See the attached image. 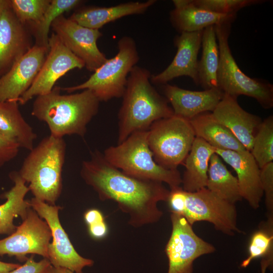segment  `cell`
Returning a JSON list of instances; mask_svg holds the SVG:
<instances>
[{"mask_svg":"<svg viewBox=\"0 0 273 273\" xmlns=\"http://www.w3.org/2000/svg\"><path fill=\"white\" fill-rule=\"evenodd\" d=\"M151 76L148 69L135 65L127 77L118 115L117 144L132 133L148 130L154 122L174 115L166 99L152 85Z\"/></svg>","mask_w":273,"mask_h":273,"instance_id":"3","label":"cell"},{"mask_svg":"<svg viewBox=\"0 0 273 273\" xmlns=\"http://www.w3.org/2000/svg\"><path fill=\"white\" fill-rule=\"evenodd\" d=\"M272 257L271 256H268L262 259L261 264V273H266V269L271 265Z\"/></svg>","mask_w":273,"mask_h":273,"instance_id":"41","label":"cell"},{"mask_svg":"<svg viewBox=\"0 0 273 273\" xmlns=\"http://www.w3.org/2000/svg\"><path fill=\"white\" fill-rule=\"evenodd\" d=\"M206 188L232 204H235L242 199L237 178L228 169L215 153L210 160Z\"/></svg>","mask_w":273,"mask_h":273,"instance_id":"28","label":"cell"},{"mask_svg":"<svg viewBox=\"0 0 273 273\" xmlns=\"http://www.w3.org/2000/svg\"><path fill=\"white\" fill-rule=\"evenodd\" d=\"M260 179L265 204L269 213V219L272 220L273 212V162L260 168Z\"/></svg>","mask_w":273,"mask_h":273,"instance_id":"34","label":"cell"},{"mask_svg":"<svg viewBox=\"0 0 273 273\" xmlns=\"http://www.w3.org/2000/svg\"><path fill=\"white\" fill-rule=\"evenodd\" d=\"M148 132L154 160L167 169L184 163L196 138L190 120L174 115L154 122Z\"/></svg>","mask_w":273,"mask_h":273,"instance_id":"8","label":"cell"},{"mask_svg":"<svg viewBox=\"0 0 273 273\" xmlns=\"http://www.w3.org/2000/svg\"><path fill=\"white\" fill-rule=\"evenodd\" d=\"M232 22L214 26L219 51L217 87L224 94L238 98L241 95L255 99L263 108L273 107V85L245 74L234 59L229 44Z\"/></svg>","mask_w":273,"mask_h":273,"instance_id":"6","label":"cell"},{"mask_svg":"<svg viewBox=\"0 0 273 273\" xmlns=\"http://www.w3.org/2000/svg\"><path fill=\"white\" fill-rule=\"evenodd\" d=\"M196 137H198L214 149L235 151L246 150L232 132L217 121L212 113L200 114L190 120Z\"/></svg>","mask_w":273,"mask_h":273,"instance_id":"26","label":"cell"},{"mask_svg":"<svg viewBox=\"0 0 273 273\" xmlns=\"http://www.w3.org/2000/svg\"><path fill=\"white\" fill-rule=\"evenodd\" d=\"M29 151L18 172L34 198L55 205L63 188L65 141L50 134Z\"/></svg>","mask_w":273,"mask_h":273,"instance_id":"4","label":"cell"},{"mask_svg":"<svg viewBox=\"0 0 273 273\" xmlns=\"http://www.w3.org/2000/svg\"><path fill=\"white\" fill-rule=\"evenodd\" d=\"M43 273H74L73 271L62 267H57L50 265Z\"/></svg>","mask_w":273,"mask_h":273,"instance_id":"40","label":"cell"},{"mask_svg":"<svg viewBox=\"0 0 273 273\" xmlns=\"http://www.w3.org/2000/svg\"><path fill=\"white\" fill-rule=\"evenodd\" d=\"M211 113L247 150L251 151L254 137L262 121L259 116L244 110L238 103L237 98L225 94Z\"/></svg>","mask_w":273,"mask_h":273,"instance_id":"20","label":"cell"},{"mask_svg":"<svg viewBox=\"0 0 273 273\" xmlns=\"http://www.w3.org/2000/svg\"><path fill=\"white\" fill-rule=\"evenodd\" d=\"M259 167L273 162V116L262 120L253 139L250 151Z\"/></svg>","mask_w":273,"mask_h":273,"instance_id":"30","label":"cell"},{"mask_svg":"<svg viewBox=\"0 0 273 273\" xmlns=\"http://www.w3.org/2000/svg\"><path fill=\"white\" fill-rule=\"evenodd\" d=\"M155 0L130 2L110 7L90 6L76 11L69 18L76 23L91 29H98L104 25L132 15L145 13Z\"/></svg>","mask_w":273,"mask_h":273,"instance_id":"22","label":"cell"},{"mask_svg":"<svg viewBox=\"0 0 273 273\" xmlns=\"http://www.w3.org/2000/svg\"><path fill=\"white\" fill-rule=\"evenodd\" d=\"M48 51L49 47L34 44L0 77V101L18 102L32 85Z\"/></svg>","mask_w":273,"mask_h":273,"instance_id":"15","label":"cell"},{"mask_svg":"<svg viewBox=\"0 0 273 273\" xmlns=\"http://www.w3.org/2000/svg\"><path fill=\"white\" fill-rule=\"evenodd\" d=\"M33 258L34 255H32L24 264L9 273H43L51 265L48 259L43 258L39 261H36Z\"/></svg>","mask_w":273,"mask_h":273,"instance_id":"36","label":"cell"},{"mask_svg":"<svg viewBox=\"0 0 273 273\" xmlns=\"http://www.w3.org/2000/svg\"><path fill=\"white\" fill-rule=\"evenodd\" d=\"M139 59L134 40L128 36H123L118 41V52L116 55L107 59L87 80L61 89L68 93L88 89L100 102L122 97L127 77Z\"/></svg>","mask_w":273,"mask_h":273,"instance_id":"7","label":"cell"},{"mask_svg":"<svg viewBox=\"0 0 273 273\" xmlns=\"http://www.w3.org/2000/svg\"><path fill=\"white\" fill-rule=\"evenodd\" d=\"M51 0H11V8L22 24L30 29L41 21Z\"/></svg>","mask_w":273,"mask_h":273,"instance_id":"31","label":"cell"},{"mask_svg":"<svg viewBox=\"0 0 273 273\" xmlns=\"http://www.w3.org/2000/svg\"><path fill=\"white\" fill-rule=\"evenodd\" d=\"M80 175L100 200L116 202L120 210L128 215L132 226L155 223L163 215L158 203L167 202L170 191L162 183L128 174L108 163L97 150L82 162Z\"/></svg>","mask_w":273,"mask_h":273,"instance_id":"1","label":"cell"},{"mask_svg":"<svg viewBox=\"0 0 273 273\" xmlns=\"http://www.w3.org/2000/svg\"><path fill=\"white\" fill-rule=\"evenodd\" d=\"M83 3L80 0H51L39 23L31 28L35 44L49 47V33L52 23L65 12L75 9Z\"/></svg>","mask_w":273,"mask_h":273,"instance_id":"29","label":"cell"},{"mask_svg":"<svg viewBox=\"0 0 273 273\" xmlns=\"http://www.w3.org/2000/svg\"><path fill=\"white\" fill-rule=\"evenodd\" d=\"M30 32L11 7L4 11L0 19V77L33 46Z\"/></svg>","mask_w":273,"mask_h":273,"instance_id":"17","label":"cell"},{"mask_svg":"<svg viewBox=\"0 0 273 273\" xmlns=\"http://www.w3.org/2000/svg\"><path fill=\"white\" fill-rule=\"evenodd\" d=\"M9 177L14 186L1 195V198L6 201L0 205V235L9 236L16 229L17 226L14 223V218L19 216L23 220L30 207L29 200L25 199L29 191L25 181L16 171L11 172Z\"/></svg>","mask_w":273,"mask_h":273,"instance_id":"24","label":"cell"},{"mask_svg":"<svg viewBox=\"0 0 273 273\" xmlns=\"http://www.w3.org/2000/svg\"><path fill=\"white\" fill-rule=\"evenodd\" d=\"M180 215L192 225L196 222L206 221L225 235L241 232L237 227L235 205L220 198L206 188L193 192L184 190Z\"/></svg>","mask_w":273,"mask_h":273,"instance_id":"9","label":"cell"},{"mask_svg":"<svg viewBox=\"0 0 273 273\" xmlns=\"http://www.w3.org/2000/svg\"><path fill=\"white\" fill-rule=\"evenodd\" d=\"M174 9L170 12L169 19L173 28L180 33L194 32L227 22H233L237 14H217L200 8L192 0H173Z\"/></svg>","mask_w":273,"mask_h":273,"instance_id":"21","label":"cell"},{"mask_svg":"<svg viewBox=\"0 0 273 273\" xmlns=\"http://www.w3.org/2000/svg\"><path fill=\"white\" fill-rule=\"evenodd\" d=\"M51 239L52 233L48 224L30 207L15 231L0 240V255L15 256L21 262L26 261L28 259L26 255L29 254L48 259Z\"/></svg>","mask_w":273,"mask_h":273,"instance_id":"12","label":"cell"},{"mask_svg":"<svg viewBox=\"0 0 273 273\" xmlns=\"http://www.w3.org/2000/svg\"><path fill=\"white\" fill-rule=\"evenodd\" d=\"M170 219L172 231L165 249L167 273H193L194 261L214 252L215 248L197 235L184 216L171 213Z\"/></svg>","mask_w":273,"mask_h":273,"instance_id":"10","label":"cell"},{"mask_svg":"<svg viewBox=\"0 0 273 273\" xmlns=\"http://www.w3.org/2000/svg\"><path fill=\"white\" fill-rule=\"evenodd\" d=\"M29 202L30 207L44 219L51 230L52 241L48 251V259L51 264L68 269L74 273H83L84 267L93 266V260L84 258L77 252L62 227L59 217V211L62 208L34 197Z\"/></svg>","mask_w":273,"mask_h":273,"instance_id":"11","label":"cell"},{"mask_svg":"<svg viewBox=\"0 0 273 273\" xmlns=\"http://www.w3.org/2000/svg\"><path fill=\"white\" fill-rule=\"evenodd\" d=\"M84 67V62L52 33L49 37V51L45 60L32 85L19 98L18 103L25 104L34 97L50 93L57 80L68 72Z\"/></svg>","mask_w":273,"mask_h":273,"instance_id":"13","label":"cell"},{"mask_svg":"<svg viewBox=\"0 0 273 273\" xmlns=\"http://www.w3.org/2000/svg\"><path fill=\"white\" fill-rule=\"evenodd\" d=\"M162 86L174 115L189 120L200 114L213 112L224 96L218 88L194 91L168 83Z\"/></svg>","mask_w":273,"mask_h":273,"instance_id":"19","label":"cell"},{"mask_svg":"<svg viewBox=\"0 0 273 273\" xmlns=\"http://www.w3.org/2000/svg\"><path fill=\"white\" fill-rule=\"evenodd\" d=\"M20 265L18 263H9L0 261V273H9Z\"/></svg>","mask_w":273,"mask_h":273,"instance_id":"39","label":"cell"},{"mask_svg":"<svg viewBox=\"0 0 273 273\" xmlns=\"http://www.w3.org/2000/svg\"><path fill=\"white\" fill-rule=\"evenodd\" d=\"M201 46L202 53L198 64V85L204 89L217 88L219 51L214 26L203 30Z\"/></svg>","mask_w":273,"mask_h":273,"instance_id":"27","label":"cell"},{"mask_svg":"<svg viewBox=\"0 0 273 273\" xmlns=\"http://www.w3.org/2000/svg\"><path fill=\"white\" fill-rule=\"evenodd\" d=\"M88 233L95 239L104 238L108 234V227L105 221L88 225Z\"/></svg>","mask_w":273,"mask_h":273,"instance_id":"37","label":"cell"},{"mask_svg":"<svg viewBox=\"0 0 273 273\" xmlns=\"http://www.w3.org/2000/svg\"><path fill=\"white\" fill-rule=\"evenodd\" d=\"M272 226L268 230H260L252 236L248 247V256L241 263V267H247L251 262L262 256L272 255Z\"/></svg>","mask_w":273,"mask_h":273,"instance_id":"32","label":"cell"},{"mask_svg":"<svg viewBox=\"0 0 273 273\" xmlns=\"http://www.w3.org/2000/svg\"><path fill=\"white\" fill-rule=\"evenodd\" d=\"M215 149L202 139L196 137L184 163L183 189L193 192L206 188L209 162Z\"/></svg>","mask_w":273,"mask_h":273,"instance_id":"23","label":"cell"},{"mask_svg":"<svg viewBox=\"0 0 273 273\" xmlns=\"http://www.w3.org/2000/svg\"><path fill=\"white\" fill-rule=\"evenodd\" d=\"M84 220L88 226L96 222L105 221V218L100 210L97 209H90L84 213Z\"/></svg>","mask_w":273,"mask_h":273,"instance_id":"38","label":"cell"},{"mask_svg":"<svg viewBox=\"0 0 273 273\" xmlns=\"http://www.w3.org/2000/svg\"><path fill=\"white\" fill-rule=\"evenodd\" d=\"M196 6L217 14L234 15L241 9L266 2L262 0H192Z\"/></svg>","mask_w":273,"mask_h":273,"instance_id":"33","label":"cell"},{"mask_svg":"<svg viewBox=\"0 0 273 273\" xmlns=\"http://www.w3.org/2000/svg\"><path fill=\"white\" fill-rule=\"evenodd\" d=\"M202 31L183 32L174 39L177 49L171 63L161 72L151 75V82L158 85L167 83L180 76L190 77L198 85V55L201 46Z\"/></svg>","mask_w":273,"mask_h":273,"instance_id":"16","label":"cell"},{"mask_svg":"<svg viewBox=\"0 0 273 273\" xmlns=\"http://www.w3.org/2000/svg\"><path fill=\"white\" fill-rule=\"evenodd\" d=\"M20 149L16 142L0 133V167L14 159L18 154Z\"/></svg>","mask_w":273,"mask_h":273,"instance_id":"35","label":"cell"},{"mask_svg":"<svg viewBox=\"0 0 273 273\" xmlns=\"http://www.w3.org/2000/svg\"><path fill=\"white\" fill-rule=\"evenodd\" d=\"M11 7V0H0V19L4 11Z\"/></svg>","mask_w":273,"mask_h":273,"instance_id":"42","label":"cell"},{"mask_svg":"<svg viewBox=\"0 0 273 273\" xmlns=\"http://www.w3.org/2000/svg\"><path fill=\"white\" fill-rule=\"evenodd\" d=\"M215 153L236 171L242 198L253 209L259 208L264 193L260 169L251 152L215 149Z\"/></svg>","mask_w":273,"mask_h":273,"instance_id":"18","label":"cell"},{"mask_svg":"<svg viewBox=\"0 0 273 273\" xmlns=\"http://www.w3.org/2000/svg\"><path fill=\"white\" fill-rule=\"evenodd\" d=\"M61 90L55 86L50 93L36 97L31 114L45 122L54 136L83 137L88 123L98 112L100 101L88 89L70 94H62Z\"/></svg>","mask_w":273,"mask_h":273,"instance_id":"2","label":"cell"},{"mask_svg":"<svg viewBox=\"0 0 273 273\" xmlns=\"http://www.w3.org/2000/svg\"><path fill=\"white\" fill-rule=\"evenodd\" d=\"M148 134V130L132 133L122 143L105 149L103 154L104 158L130 175L165 183L170 189L180 187L182 180L179 171L165 169L154 160Z\"/></svg>","mask_w":273,"mask_h":273,"instance_id":"5","label":"cell"},{"mask_svg":"<svg viewBox=\"0 0 273 273\" xmlns=\"http://www.w3.org/2000/svg\"><path fill=\"white\" fill-rule=\"evenodd\" d=\"M51 27L62 43L84 62L89 71L94 72L107 60L97 46V40L102 35L99 30L82 26L63 15L55 20Z\"/></svg>","mask_w":273,"mask_h":273,"instance_id":"14","label":"cell"},{"mask_svg":"<svg viewBox=\"0 0 273 273\" xmlns=\"http://www.w3.org/2000/svg\"><path fill=\"white\" fill-rule=\"evenodd\" d=\"M0 133L29 151L37 135L25 120L16 101H0Z\"/></svg>","mask_w":273,"mask_h":273,"instance_id":"25","label":"cell"}]
</instances>
